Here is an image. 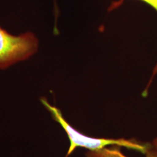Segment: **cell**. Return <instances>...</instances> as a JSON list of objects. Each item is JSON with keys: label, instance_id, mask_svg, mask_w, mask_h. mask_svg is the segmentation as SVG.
<instances>
[{"label": "cell", "instance_id": "obj_4", "mask_svg": "<svg viewBox=\"0 0 157 157\" xmlns=\"http://www.w3.org/2000/svg\"><path fill=\"white\" fill-rule=\"evenodd\" d=\"M146 157H157V149L155 148L153 146H150L145 153ZM107 157H126L119 152L117 148L110 149Z\"/></svg>", "mask_w": 157, "mask_h": 157}, {"label": "cell", "instance_id": "obj_3", "mask_svg": "<svg viewBox=\"0 0 157 157\" xmlns=\"http://www.w3.org/2000/svg\"><path fill=\"white\" fill-rule=\"evenodd\" d=\"M124 1V0H119L118 2H113L112 5H111V7H110L109 10H114V9L117 8V7H119V6H120L121 4H122ZM140 1H142V2H146V4H148L149 6L152 7L153 8H154L155 10L157 12V0H140ZM156 74H157V62H156V66H155V67L154 68V71H153V74H152L151 78V79H150V81H149V83L148 84V86H147V89L146 90V92L147 91V90L148 89L149 86H150V84H151L153 78H154V76H156Z\"/></svg>", "mask_w": 157, "mask_h": 157}, {"label": "cell", "instance_id": "obj_1", "mask_svg": "<svg viewBox=\"0 0 157 157\" xmlns=\"http://www.w3.org/2000/svg\"><path fill=\"white\" fill-rule=\"evenodd\" d=\"M41 102L52 115V119L61 125L69 138L70 146L67 154L65 157L69 156V155L77 147L87 148L90 150V151H99L109 146L125 147V148L133 149V150L145 154L147 149L150 146V145L142 144L135 140H126V139L123 138H95V137H88L87 135H84L83 133L78 132L74 127L71 126L63 117L61 111L57 107L51 105L46 98H41Z\"/></svg>", "mask_w": 157, "mask_h": 157}, {"label": "cell", "instance_id": "obj_2", "mask_svg": "<svg viewBox=\"0 0 157 157\" xmlns=\"http://www.w3.org/2000/svg\"><path fill=\"white\" fill-rule=\"evenodd\" d=\"M39 48V39L31 32L11 34L0 26V69L29 59Z\"/></svg>", "mask_w": 157, "mask_h": 157}, {"label": "cell", "instance_id": "obj_5", "mask_svg": "<svg viewBox=\"0 0 157 157\" xmlns=\"http://www.w3.org/2000/svg\"><path fill=\"white\" fill-rule=\"evenodd\" d=\"M152 145H153V146H154L155 148L157 149V137H156V138H155L154 140H153Z\"/></svg>", "mask_w": 157, "mask_h": 157}]
</instances>
